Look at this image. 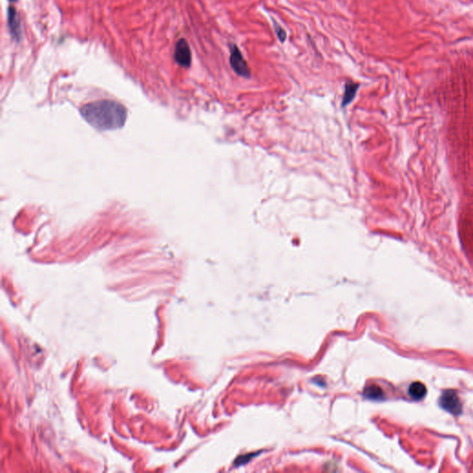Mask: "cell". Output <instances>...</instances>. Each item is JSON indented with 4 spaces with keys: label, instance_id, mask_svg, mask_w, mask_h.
<instances>
[{
    "label": "cell",
    "instance_id": "1",
    "mask_svg": "<svg viewBox=\"0 0 473 473\" xmlns=\"http://www.w3.org/2000/svg\"><path fill=\"white\" fill-rule=\"evenodd\" d=\"M80 114L92 127L99 131L120 129L127 119V110L120 103L101 100L84 105Z\"/></svg>",
    "mask_w": 473,
    "mask_h": 473
},
{
    "label": "cell",
    "instance_id": "2",
    "mask_svg": "<svg viewBox=\"0 0 473 473\" xmlns=\"http://www.w3.org/2000/svg\"><path fill=\"white\" fill-rule=\"evenodd\" d=\"M230 65L232 70L236 72L237 75L249 78L251 75V70L249 69V66L247 64L240 50L237 48V46L235 44H231L230 46Z\"/></svg>",
    "mask_w": 473,
    "mask_h": 473
},
{
    "label": "cell",
    "instance_id": "3",
    "mask_svg": "<svg viewBox=\"0 0 473 473\" xmlns=\"http://www.w3.org/2000/svg\"><path fill=\"white\" fill-rule=\"evenodd\" d=\"M439 404L442 409L454 415H459L462 412V405L456 392L447 390L440 396Z\"/></svg>",
    "mask_w": 473,
    "mask_h": 473
},
{
    "label": "cell",
    "instance_id": "4",
    "mask_svg": "<svg viewBox=\"0 0 473 473\" xmlns=\"http://www.w3.org/2000/svg\"><path fill=\"white\" fill-rule=\"evenodd\" d=\"M175 59L177 63L182 67H190L192 63L191 48L185 39H180L175 47Z\"/></svg>",
    "mask_w": 473,
    "mask_h": 473
},
{
    "label": "cell",
    "instance_id": "5",
    "mask_svg": "<svg viewBox=\"0 0 473 473\" xmlns=\"http://www.w3.org/2000/svg\"><path fill=\"white\" fill-rule=\"evenodd\" d=\"M8 14H9V27L10 33L16 40H19L20 38L21 33H20V25L17 11L16 9L10 7L8 11Z\"/></svg>",
    "mask_w": 473,
    "mask_h": 473
},
{
    "label": "cell",
    "instance_id": "6",
    "mask_svg": "<svg viewBox=\"0 0 473 473\" xmlns=\"http://www.w3.org/2000/svg\"><path fill=\"white\" fill-rule=\"evenodd\" d=\"M427 394L426 386L420 382L412 383L409 387V394L415 400H421Z\"/></svg>",
    "mask_w": 473,
    "mask_h": 473
},
{
    "label": "cell",
    "instance_id": "7",
    "mask_svg": "<svg viewBox=\"0 0 473 473\" xmlns=\"http://www.w3.org/2000/svg\"><path fill=\"white\" fill-rule=\"evenodd\" d=\"M358 89H359L358 83H355V82H352V81H349V82L346 83L345 94H344L343 101H342V106H346V105H349L351 102H352V100L354 99V97L356 96Z\"/></svg>",
    "mask_w": 473,
    "mask_h": 473
},
{
    "label": "cell",
    "instance_id": "8",
    "mask_svg": "<svg viewBox=\"0 0 473 473\" xmlns=\"http://www.w3.org/2000/svg\"><path fill=\"white\" fill-rule=\"evenodd\" d=\"M364 395L373 400H379L384 398V392L383 390L377 386H370L365 388L364 390Z\"/></svg>",
    "mask_w": 473,
    "mask_h": 473
},
{
    "label": "cell",
    "instance_id": "9",
    "mask_svg": "<svg viewBox=\"0 0 473 473\" xmlns=\"http://www.w3.org/2000/svg\"><path fill=\"white\" fill-rule=\"evenodd\" d=\"M275 29H276V35H277L278 39L280 40L281 42H284V41L286 40V38H287V34H286V32H285V31H284V30H283V29H282V28L278 25V24L276 25V23H275Z\"/></svg>",
    "mask_w": 473,
    "mask_h": 473
},
{
    "label": "cell",
    "instance_id": "10",
    "mask_svg": "<svg viewBox=\"0 0 473 473\" xmlns=\"http://www.w3.org/2000/svg\"><path fill=\"white\" fill-rule=\"evenodd\" d=\"M10 1H14V0H10Z\"/></svg>",
    "mask_w": 473,
    "mask_h": 473
}]
</instances>
